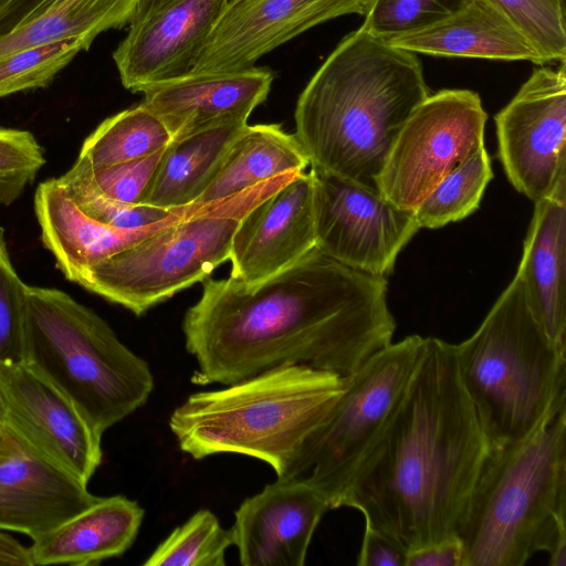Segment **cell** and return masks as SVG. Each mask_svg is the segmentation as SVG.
Returning a JSON list of instances; mask_svg holds the SVG:
<instances>
[{
    "label": "cell",
    "mask_w": 566,
    "mask_h": 566,
    "mask_svg": "<svg viewBox=\"0 0 566 566\" xmlns=\"http://www.w3.org/2000/svg\"><path fill=\"white\" fill-rule=\"evenodd\" d=\"M174 140L161 119L143 103L104 119L84 140L80 156L93 169L150 156Z\"/></svg>",
    "instance_id": "4316f807"
},
{
    "label": "cell",
    "mask_w": 566,
    "mask_h": 566,
    "mask_svg": "<svg viewBox=\"0 0 566 566\" xmlns=\"http://www.w3.org/2000/svg\"><path fill=\"white\" fill-rule=\"evenodd\" d=\"M23 359L56 385L101 436L143 407L155 380L148 363L70 294L27 286Z\"/></svg>",
    "instance_id": "52a82bcc"
},
{
    "label": "cell",
    "mask_w": 566,
    "mask_h": 566,
    "mask_svg": "<svg viewBox=\"0 0 566 566\" xmlns=\"http://www.w3.org/2000/svg\"><path fill=\"white\" fill-rule=\"evenodd\" d=\"M34 211L43 245L54 256L56 268L74 283L92 266L181 219L139 230L115 229L85 214L57 178L39 184L34 193Z\"/></svg>",
    "instance_id": "44dd1931"
},
{
    "label": "cell",
    "mask_w": 566,
    "mask_h": 566,
    "mask_svg": "<svg viewBox=\"0 0 566 566\" xmlns=\"http://www.w3.org/2000/svg\"><path fill=\"white\" fill-rule=\"evenodd\" d=\"M45 163L44 149L31 132L0 127V205L17 201Z\"/></svg>",
    "instance_id": "836d02e7"
},
{
    "label": "cell",
    "mask_w": 566,
    "mask_h": 566,
    "mask_svg": "<svg viewBox=\"0 0 566 566\" xmlns=\"http://www.w3.org/2000/svg\"><path fill=\"white\" fill-rule=\"evenodd\" d=\"M423 337L410 335L374 354L354 374L324 422L283 478L307 481L340 507L355 473L384 432L416 368Z\"/></svg>",
    "instance_id": "9c48e42d"
},
{
    "label": "cell",
    "mask_w": 566,
    "mask_h": 566,
    "mask_svg": "<svg viewBox=\"0 0 566 566\" xmlns=\"http://www.w3.org/2000/svg\"><path fill=\"white\" fill-rule=\"evenodd\" d=\"M137 0H60L0 35V60L21 50L101 33L128 24Z\"/></svg>",
    "instance_id": "484cf974"
},
{
    "label": "cell",
    "mask_w": 566,
    "mask_h": 566,
    "mask_svg": "<svg viewBox=\"0 0 566 566\" xmlns=\"http://www.w3.org/2000/svg\"><path fill=\"white\" fill-rule=\"evenodd\" d=\"M233 546L230 528L207 509L177 526L143 563L144 566H224Z\"/></svg>",
    "instance_id": "f546056e"
},
{
    "label": "cell",
    "mask_w": 566,
    "mask_h": 566,
    "mask_svg": "<svg viewBox=\"0 0 566 566\" xmlns=\"http://www.w3.org/2000/svg\"><path fill=\"white\" fill-rule=\"evenodd\" d=\"M530 40L545 63L566 62L565 7L551 0H486Z\"/></svg>",
    "instance_id": "1f68e13d"
},
{
    "label": "cell",
    "mask_w": 566,
    "mask_h": 566,
    "mask_svg": "<svg viewBox=\"0 0 566 566\" xmlns=\"http://www.w3.org/2000/svg\"><path fill=\"white\" fill-rule=\"evenodd\" d=\"M60 0H18L13 10L1 22L2 32L19 25L54 6Z\"/></svg>",
    "instance_id": "f35d334b"
},
{
    "label": "cell",
    "mask_w": 566,
    "mask_h": 566,
    "mask_svg": "<svg viewBox=\"0 0 566 566\" xmlns=\"http://www.w3.org/2000/svg\"><path fill=\"white\" fill-rule=\"evenodd\" d=\"M534 205L515 275L537 323L552 340L566 347V177Z\"/></svg>",
    "instance_id": "ffe728a7"
},
{
    "label": "cell",
    "mask_w": 566,
    "mask_h": 566,
    "mask_svg": "<svg viewBox=\"0 0 566 566\" xmlns=\"http://www.w3.org/2000/svg\"><path fill=\"white\" fill-rule=\"evenodd\" d=\"M0 227V360L23 359L27 284L15 271Z\"/></svg>",
    "instance_id": "e575fe53"
},
{
    "label": "cell",
    "mask_w": 566,
    "mask_h": 566,
    "mask_svg": "<svg viewBox=\"0 0 566 566\" xmlns=\"http://www.w3.org/2000/svg\"><path fill=\"white\" fill-rule=\"evenodd\" d=\"M20 449L18 437L9 428L0 413V465L10 460Z\"/></svg>",
    "instance_id": "60d3db41"
},
{
    "label": "cell",
    "mask_w": 566,
    "mask_h": 566,
    "mask_svg": "<svg viewBox=\"0 0 566 566\" xmlns=\"http://www.w3.org/2000/svg\"><path fill=\"white\" fill-rule=\"evenodd\" d=\"M346 377L282 365L224 388L193 392L169 417L179 449L201 460L248 455L283 478L342 396Z\"/></svg>",
    "instance_id": "5b68a950"
},
{
    "label": "cell",
    "mask_w": 566,
    "mask_h": 566,
    "mask_svg": "<svg viewBox=\"0 0 566 566\" xmlns=\"http://www.w3.org/2000/svg\"><path fill=\"white\" fill-rule=\"evenodd\" d=\"M455 344L423 337L407 389L340 503L407 551L453 535L489 451Z\"/></svg>",
    "instance_id": "7a4b0ae2"
},
{
    "label": "cell",
    "mask_w": 566,
    "mask_h": 566,
    "mask_svg": "<svg viewBox=\"0 0 566 566\" xmlns=\"http://www.w3.org/2000/svg\"><path fill=\"white\" fill-rule=\"evenodd\" d=\"M327 500L307 481L276 478L247 497L230 527L242 566H303Z\"/></svg>",
    "instance_id": "2e32d148"
},
{
    "label": "cell",
    "mask_w": 566,
    "mask_h": 566,
    "mask_svg": "<svg viewBox=\"0 0 566 566\" xmlns=\"http://www.w3.org/2000/svg\"><path fill=\"white\" fill-rule=\"evenodd\" d=\"M315 249L313 179L302 171L241 217L231 241L230 276L256 283Z\"/></svg>",
    "instance_id": "e0dca14e"
},
{
    "label": "cell",
    "mask_w": 566,
    "mask_h": 566,
    "mask_svg": "<svg viewBox=\"0 0 566 566\" xmlns=\"http://www.w3.org/2000/svg\"><path fill=\"white\" fill-rule=\"evenodd\" d=\"M457 536L463 566H566V410L518 441L490 446Z\"/></svg>",
    "instance_id": "277c9868"
},
{
    "label": "cell",
    "mask_w": 566,
    "mask_h": 566,
    "mask_svg": "<svg viewBox=\"0 0 566 566\" xmlns=\"http://www.w3.org/2000/svg\"><path fill=\"white\" fill-rule=\"evenodd\" d=\"M93 41L74 36L12 53L0 60V98L45 87Z\"/></svg>",
    "instance_id": "4dcf8cb0"
},
{
    "label": "cell",
    "mask_w": 566,
    "mask_h": 566,
    "mask_svg": "<svg viewBox=\"0 0 566 566\" xmlns=\"http://www.w3.org/2000/svg\"><path fill=\"white\" fill-rule=\"evenodd\" d=\"M0 566H31L29 548L1 531Z\"/></svg>",
    "instance_id": "ab89813d"
},
{
    "label": "cell",
    "mask_w": 566,
    "mask_h": 566,
    "mask_svg": "<svg viewBox=\"0 0 566 566\" xmlns=\"http://www.w3.org/2000/svg\"><path fill=\"white\" fill-rule=\"evenodd\" d=\"M0 413L12 432L87 484L102 462V436L76 405L25 359L0 360Z\"/></svg>",
    "instance_id": "4fadbf2b"
},
{
    "label": "cell",
    "mask_w": 566,
    "mask_h": 566,
    "mask_svg": "<svg viewBox=\"0 0 566 566\" xmlns=\"http://www.w3.org/2000/svg\"><path fill=\"white\" fill-rule=\"evenodd\" d=\"M455 354L490 446L524 439L566 410V347L537 323L516 275Z\"/></svg>",
    "instance_id": "8992f818"
},
{
    "label": "cell",
    "mask_w": 566,
    "mask_h": 566,
    "mask_svg": "<svg viewBox=\"0 0 566 566\" xmlns=\"http://www.w3.org/2000/svg\"><path fill=\"white\" fill-rule=\"evenodd\" d=\"M370 0H251L230 6L191 73L252 67L263 55L326 21L365 15ZM190 73V72H189Z\"/></svg>",
    "instance_id": "9a60e30c"
},
{
    "label": "cell",
    "mask_w": 566,
    "mask_h": 566,
    "mask_svg": "<svg viewBox=\"0 0 566 566\" xmlns=\"http://www.w3.org/2000/svg\"><path fill=\"white\" fill-rule=\"evenodd\" d=\"M248 119L226 122L174 139L166 148L144 205L181 211L195 203Z\"/></svg>",
    "instance_id": "d4e9b609"
},
{
    "label": "cell",
    "mask_w": 566,
    "mask_h": 566,
    "mask_svg": "<svg viewBox=\"0 0 566 566\" xmlns=\"http://www.w3.org/2000/svg\"><path fill=\"white\" fill-rule=\"evenodd\" d=\"M202 283L182 322L197 368L191 382L230 385L282 365L346 377L392 342L387 280L347 268L316 249L256 283Z\"/></svg>",
    "instance_id": "6da1fadb"
},
{
    "label": "cell",
    "mask_w": 566,
    "mask_h": 566,
    "mask_svg": "<svg viewBox=\"0 0 566 566\" xmlns=\"http://www.w3.org/2000/svg\"><path fill=\"white\" fill-rule=\"evenodd\" d=\"M144 509L124 495L99 497L94 504L33 541L31 566H87L122 556L135 542Z\"/></svg>",
    "instance_id": "603a6c76"
},
{
    "label": "cell",
    "mask_w": 566,
    "mask_h": 566,
    "mask_svg": "<svg viewBox=\"0 0 566 566\" xmlns=\"http://www.w3.org/2000/svg\"><path fill=\"white\" fill-rule=\"evenodd\" d=\"M469 0H370L360 30L390 39L432 23L460 10Z\"/></svg>",
    "instance_id": "d6a6232c"
},
{
    "label": "cell",
    "mask_w": 566,
    "mask_h": 566,
    "mask_svg": "<svg viewBox=\"0 0 566 566\" xmlns=\"http://www.w3.org/2000/svg\"><path fill=\"white\" fill-rule=\"evenodd\" d=\"M57 180L85 214L115 229L139 230L189 216L186 210L171 211L149 205H126L107 197L96 186L90 161L80 155Z\"/></svg>",
    "instance_id": "f1b7e54d"
},
{
    "label": "cell",
    "mask_w": 566,
    "mask_h": 566,
    "mask_svg": "<svg viewBox=\"0 0 566 566\" xmlns=\"http://www.w3.org/2000/svg\"><path fill=\"white\" fill-rule=\"evenodd\" d=\"M19 441V451L0 465V531L22 533L34 541L99 496L27 442Z\"/></svg>",
    "instance_id": "d6986e66"
},
{
    "label": "cell",
    "mask_w": 566,
    "mask_h": 566,
    "mask_svg": "<svg viewBox=\"0 0 566 566\" xmlns=\"http://www.w3.org/2000/svg\"><path fill=\"white\" fill-rule=\"evenodd\" d=\"M227 8V0H137L113 52L123 86L142 93L191 72Z\"/></svg>",
    "instance_id": "5bb4252c"
},
{
    "label": "cell",
    "mask_w": 566,
    "mask_h": 566,
    "mask_svg": "<svg viewBox=\"0 0 566 566\" xmlns=\"http://www.w3.org/2000/svg\"><path fill=\"white\" fill-rule=\"evenodd\" d=\"M406 566H463V547L457 535L408 551Z\"/></svg>",
    "instance_id": "74e56055"
},
{
    "label": "cell",
    "mask_w": 566,
    "mask_h": 566,
    "mask_svg": "<svg viewBox=\"0 0 566 566\" xmlns=\"http://www.w3.org/2000/svg\"><path fill=\"white\" fill-rule=\"evenodd\" d=\"M553 2H555L556 4L560 6V7H565L564 6V0H551Z\"/></svg>",
    "instance_id": "ee69618b"
},
{
    "label": "cell",
    "mask_w": 566,
    "mask_h": 566,
    "mask_svg": "<svg viewBox=\"0 0 566 566\" xmlns=\"http://www.w3.org/2000/svg\"><path fill=\"white\" fill-rule=\"evenodd\" d=\"M251 0H227L228 7L249 2Z\"/></svg>",
    "instance_id": "7bdbcfd3"
},
{
    "label": "cell",
    "mask_w": 566,
    "mask_h": 566,
    "mask_svg": "<svg viewBox=\"0 0 566 566\" xmlns=\"http://www.w3.org/2000/svg\"><path fill=\"white\" fill-rule=\"evenodd\" d=\"M430 94L418 54L358 29L337 44L300 94L295 136L311 168L378 192L396 137Z\"/></svg>",
    "instance_id": "3957f363"
},
{
    "label": "cell",
    "mask_w": 566,
    "mask_h": 566,
    "mask_svg": "<svg viewBox=\"0 0 566 566\" xmlns=\"http://www.w3.org/2000/svg\"><path fill=\"white\" fill-rule=\"evenodd\" d=\"M493 177L490 156L481 147L449 172L413 211L419 228L438 229L472 214Z\"/></svg>",
    "instance_id": "83f0119b"
},
{
    "label": "cell",
    "mask_w": 566,
    "mask_h": 566,
    "mask_svg": "<svg viewBox=\"0 0 566 566\" xmlns=\"http://www.w3.org/2000/svg\"><path fill=\"white\" fill-rule=\"evenodd\" d=\"M274 75L268 67L188 73L154 84L142 103L166 125L174 139L212 126L248 119L271 91Z\"/></svg>",
    "instance_id": "ac0fdd59"
},
{
    "label": "cell",
    "mask_w": 566,
    "mask_h": 566,
    "mask_svg": "<svg viewBox=\"0 0 566 566\" xmlns=\"http://www.w3.org/2000/svg\"><path fill=\"white\" fill-rule=\"evenodd\" d=\"M166 148L143 158L92 168L94 181L103 193L116 201L144 205Z\"/></svg>",
    "instance_id": "d590c367"
},
{
    "label": "cell",
    "mask_w": 566,
    "mask_h": 566,
    "mask_svg": "<svg viewBox=\"0 0 566 566\" xmlns=\"http://www.w3.org/2000/svg\"><path fill=\"white\" fill-rule=\"evenodd\" d=\"M316 250L353 270L386 277L419 231L413 212L353 181L311 168Z\"/></svg>",
    "instance_id": "8fae6325"
},
{
    "label": "cell",
    "mask_w": 566,
    "mask_h": 566,
    "mask_svg": "<svg viewBox=\"0 0 566 566\" xmlns=\"http://www.w3.org/2000/svg\"><path fill=\"white\" fill-rule=\"evenodd\" d=\"M499 158L516 191L533 202L566 177V67L539 65L495 115Z\"/></svg>",
    "instance_id": "7c38bea8"
},
{
    "label": "cell",
    "mask_w": 566,
    "mask_h": 566,
    "mask_svg": "<svg viewBox=\"0 0 566 566\" xmlns=\"http://www.w3.org/2000/svg\"><path fill=\"white\" fill-rule=\"evenodd\" d=\"M386 41L415 54L546 64L522 31L486 0H469L436 23Z\"/></svg>",
    "instance_id": "7402d4cb"
},
{
    "label": "cell",
    "mask_w": 566,
    "mask_h": 566,
    "mask_svg": "<svg viewBox=\"0 0 566 566\" xmlns=\"http://www.w3.org/2000/svg\"><path fill=\"white\" fill-rule=\"evenodd\" d=\"M310 159L295 134L277 124L247 125L189 214L242 195L287 174L305 171Z\"/></svg>",
    "instance_id": "cb8c5ba5"
},
{
    "label": "cell",
    "mask_w": 566,
    "mask_h": 566,
    "mask_svg": "<svg viewBox=\"0 0 566 566\" xmlns=\"http://www.w3.org/2000/svg\"><path fill=\"white\" fill-rule=\"evenodd\" d=\"M486 119L476 92L430 94L396 137L377 180L378 193L413 212L449 172L484 146Z\"/></svg>",
    "instance_id": "30bf717a"
},
{
    "label": "cell",
    "mask_w": 566,
    "mask_h": 566,
    "mask_svg": "<svg viewBox=\"0 0 566 566\" xmlns=\"http://www.w3.org/2000/svg\"><path fill=\"white\" fill-rule=\"evenodd\" d=\"M18 0H0V23L13 10ZM1 35V32H0Z\"/></svg>",
    "instance_id": "b9f144b4"
},
{
    "label": "cell",
    "mask_w": 566,
    "mask_h": 566,
    "mask_svg": "<svg viewBox=\"0 0 566 566\" xmlns=\"http://www.w3.org/2000/svg\"><path fill=\"white\" fill-rule=\"evenodd\" d=\"M408 551L387 533L365 525L359 566H406Z\"/></svg>",
    "instance_id": "8d00e7d4"
},
{
    "label": "cell",
    "mask_w": 566,
    "mask_h": 566,
    "mask_svg": "<svg viewBox=\"0 0 566 566\" xmlns=\"http://www.w3.org/2000/svg\"><path fill=\"white\" fill-rule=\"evenodd\" d=\"M277 187L270 181L174 221L86 270L75 283L139 316L229 261L241 217Z\"/></svg>",
    "instance_id": "ba28073f"
}]
</instances>
